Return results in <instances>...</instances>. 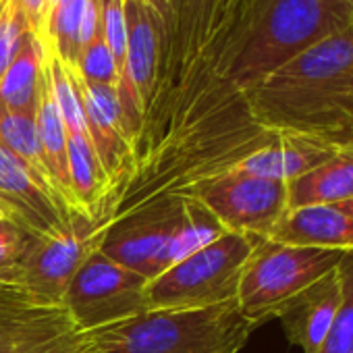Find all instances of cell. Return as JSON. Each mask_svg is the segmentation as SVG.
<instances>
[{
	"mask_svg": "<svg viewBox=\"0 0 353 353\" xmlns=\"http://www.w3.org/2000/svg\"><path fill=\"white\" fill-rule=\"evenodd\" d=\"M243 94L254 119L270 131L353 141V23Z\"/></svg>",
	"mask_w": 353,
	"mask_h": 353,
	"instance_id": "6da1fadb",
	"label": "cell"
},
{
	"mask_svg": "<svg viewBox=\"0 0 353 353\" xmlns=\"http://www.w3.org/2000/svg\"><path fill=\"white\" fill-rule=\"evenodd\" d=\"M351 23L349 0H243L214 34L202 59L245 92Z\"/></svg>",
	"mask_w": 353,
	"mask_h": 353,
	"instance_id": "7a4b0ae2",
	"label": "cell"
},
{
	"mask_svg": "<svg viewBox=\"0 0 353 353\" xmlns=\"http://www.w3.org/2000/svg\"><path fill=\"white\" fill-rule=\"evenodd\" d=\"M250 324L237 299L208 307L145 310L88 332L90 353H239Z\"/></svg>",
	"mask_w": 353,
	"mask_h": 353,
	"instance_id": "3957f363",
	"label": "cell"
},
{
	"mask_svg": "<svg viewBox=\"0 0 353 353\" xmlns=\"http://www.w3.org/2000/svg\"><path fill=\"white\" fill-rule=\"evenodd\" d=\"M345 254L260 239L243 266L237 289V305L243 318L254 328L279 318L297 295L336 270Z\"/></svg>",
	"mask_w": 353,
	"mask_h": 353,
	"instance_id": "277c9868",
	"label": "cell"
},
{
	"mask_svg": "<svg viewBox=\"0 0 353 353\" xmlns=\"http://www.w3.org/2000/svg\"><path fill=\"white\" fill-rule=\"evenodd\" d=\"M258 241V237L225 233L183 258L148 283V310L208 307L237 299L243 266Z\"/></svg>",
	"mask_w": 353,
	"mask_h": 353,
	"instance_id": "5b68a950",
	"label": "cell"
},
{
	"mask_svg": "<svg viewBox=\"0 0 353 353\" xmlns=\"http://www.w3.org/2000/svg\"><path fill=\"white\" fill-rule=\"evenodd\" d=\"M145 287V276L94 250L71 279L63 305L79 330L92 332L143 314Z\"/></svg>",
	"mask_w": 353,
	"mask_h": 353,
	"instance_id": "8992f818",
	"label": "cell"
},
{
	"mask_svg": "<svg viewBox=\"0 0 353 353\" xmlns=\"http://www.w3.org/2000/svg\"><path fill=\"white\" fill-rule=\"evenodd\" d=\"M188 198L202 202L229 233L268 239L274 225L289 210V188L237 168L198 183Z\"/></svg>",
	"mask_w": 353,
	"mask_h": 353,
	"instance_id": "52a82bcc",
	"label": "cell"
},
{
	"mask_svg": "<svg viewBox=\"0 0 353 353\" xmlns=\"http://www.w3.org/2000/svg\"><path fill=\"white\" fill-rule=\"evenodd\" d=\"M0 353H90V341L65 305L0 285Z\"/></svg>",
	"mask_w": 353,
	"mask_h": 353,
	"instance_id": "ba28073f",
	"label": "cell"
},
{
	"mask_svg": "<svg viewBox=\"0 0 353 353\" xmlns=\"http://www.w3.org/2000/svg\"><path fill=\"white\" fill-rule=\"evenodd\" d=\"M181 196L154 200L100 231L98 252L135 270L148 283L162 272V258L181 216Z\"/></svg>",
	"mask_w": 353,
	"mask_h": 353,
	"instance_id": "9c48e42d",
	"label": "cell"
},
{
	"mask_svg": "<svg viewBox=\"0 0 353 353\" xmlns=\"http://www.w3.org/2000/svg\"><path fill=\"white\" fill-rule=\"evenodd\" d=\"M98 243L100 229L90 216H75L71 227L57 235L34 237L23 258L19 287L40 301L63 305L71 279Z\"/></svg>",
	"mask_w": 353,
	"mask_h": 353,
	"instance_id": "30bf717a",
	"label": "cell"
},
{
	"mask_svg": "<svg viewBox=\"0 0 353 353\" xmlns=\"http://www.w3.org/2000/svg\"><path fill=\"white\" fill-rule=\"evenodd\" d=\"M125 19H127V57L121 83L117 88L127 135L137 137L143 110L150 104L158 65H160V28L162 21L156 11L143 0H125Z\"/></svg>",
	"mask_w": 353,
	"mask_h": 353,
	"instance_id": "8fae6325",
	"label": "cell"
},
{
	"mask_svg": "<svg viewBox=\"0 0 353 353\" xmlns=\"http://www.w3.org/2000/svg\"><path fill=\"white\" fill-rule=\"evenodd\" d=\"M0 212L32 237L57 235L73 223L5 145H0Z\"/></svg>",
	"mask_w": 353,
	"mask_h": 353,
	"instance_id": "7c38bea8",
	"label": "cell"
},
{
	"mask_svg": "<svg viewBox=\"0 0 353 353\" xmlns=\"http://www.w3.org/2000/svg\"><path fill=\"white\" fill-rule=\"evenodd\" d=\"M341 145V141L322 135L279 133L268 145L250 154L233 168L262 179L291 183L324 164Z\"/></svg>",
	"mask_w": 353,
	"mask_h": 353,
	"instance_id": "4fadbf2b",
	"label": "cell"
},
{
	"mask_svg": "<svg viewBox=\"0 0 353 353\" xmlns=\"http://www.w3.org/2000/svg\"><path fill=\"white\" fill-rule=\"evenodd\" d=\"M268 239L285 245L353 252V216L339 204L289 208Z\"/></svg>",
	"mask_w": 353,
	"mask_h": 353,
	"instance_id": "5bb4252c",
	"label": "cell"
},
{
	"mask_svg": "<svg viewBox=\"0 0 353 353\" xmlns=\"http://www.w3.org/2000/svg\"><path fill=\"white\" fill-rule=\"evenodd\" d=\"M341 303L339 268L320 279L316 285L297 295L281 314L279 320L287 332V339L303 353H316L322 345L334 314Z\"/></svg>",
	"mask_w": 353,
	"mask_h": 353,
	"instance_id": "9a60e30c",
	"label": "cell"
},
{
	"mask_svg": "<svg viewBox=\"0 0 353 353\" xmlns=\"http://www.w3.org/2000/svg\"><path fill=\"white\" fill-rule=\"evenodd\" d=\"M0 145H5L13 156H17L26 168L36 176L40 188L71 216H88L77 212L67 196L63 194L61 185L57 183L54 174L46 162L42 143H40V133H38V123H36V112L28 110H13L0 104Z\"/></svg>",
	"mask_w": 353,
	"mask_h": 353,
	"instance_id": "2e32d148",
	"label": "cell"
},
{
	"mask_svg": "<svg viewBox=\"0 0 353 353\" xmlns=\"http://www.w3.org/2000/svg\"><path fill=\"white\" fill-rule=\"evenodd\" d=\"M287 188L289 208L353 200V141L343 143L324 164L287 183Z\"/></svg>",
	"mask_w": 353,
	"mask_h": 353,
	"instance_id": "e0dca14e",
	"label": "cell"
},
{
	"mask_svg": "<svg viewBox=\"0 0 353 353\" xmlns=\"http://www.w3.org/2000/svg\"><path fill=\"white\" fill-rule=\"evenodd\" d=\"M48 48L40 36L30 32L21 44L19 54L0 79V104L13 110L36 112L46 69Z\"/></svg>",
	"mask_w": 353,
	"mask_h": 353,
	"instance_id": "ac0fdd59",
	"label": "cell"
},
{
	"mask_svg": "<svg viewBox=\"0 0 353 353\" xmlns=\"http://www.w3.org/2000/svg\"><path fill=\"white\" fill-rule=\"evenodd\" d=\"M36 123H38V133H40V143L46 156V162L54 174L57 183L61 185L63 194L67 196V200L71 202V206L85 214L81 210V206L77 204V200L73 198L71 192V181H69V154H67V129L63 123V117L59 112L57 100L52 96L48 77H46V69H44V85H42V94H40V102H38V110H36Z\"/></svg>",
	"mask_w": 353,
	"mask_h": 353,
	"instance_id": "d6986e66",
	"label": "cell"
},
{
	"mask_svg": "<svg viewBox=\"0 0 353 353\" xmlns=\"http://www.w3.org/2000/svg\"><path fill=\"white\" fill-rule=\"evenodd\" d=\"M341 303L334 320L316 353H353V252L339 264Z\"/></svg>",
	"mask_w": 353,
	"mask_h": 353,
	"instance_id": "ffe728a7",
	"label": "cell"
},
{
	"mask_svg": "<svg viewBox=\"0 0 353 353\" xmlns=\"http://www.w3.org/2000/svg\"><path fill=\"white\" fill-rule=\"evenodd\" d=\"M219 7L221 0H183V19L188 28L185 61L196 63L198 59H202L214 32Z\"/></svg>",
	"mask_w": 353,
	"mask_h": 353,
	"instance_id": "44dd1931",
	"label": "cell"
},
{
	"mask_svg": "<svg viewBox=\"0 0 353 353\" xmlns=\"http://www.w3.org/2000/svg\"><path fill=\"white\" fill-rule=\"evenodd\" d=\"M77 77H81L83 81H90V83H98V85H110V88H119L121 83V73H119V67L102 38V34L90 44L85 46L75 65L69 67Z\"/></svg>",
	"mask_w": 353,
	"mask_h": 353,
	"instance_id": "7402d4cb",
	"label": "cell"
},
{
	"mask_svg": "<svg viewBox=\"0 0 353 353\" xmlns=\"http://www.w3.org/2000/svg\"><path fill=\"white\" fill-rule=\"evenodd\" d=\"M34 237L9 219L0 221V285L19 287L21 266Z\"/></svg>",
	"mask_w": 353,
	"mask_h": 353,
	"instance_id": "603a6c76",
	"label": "cell"
},
{
	"mask_svg": "<svg viewBox=\"0 0 353 353\" xmlns=\"http://www.w3.org/2000/svg\"><path fill=\"white\" fill-rule=\"evenodd\" d=\"M30 32L32 30L17 0H0V79L5 77L7 69L19 54Z\"/></svg>",
	"mask_w": 353,
	"mask_h": 353,
	"instance_id": "cb8c5ba5",
	"label": "cell"
},
{
	"mask_svg": "<svg viewBox=\"0 0 353 353\" xmlns=\"http://www.w3.org/2000/svg\"><path fill=\"white\" fill-rule=\"evenodd\" d=\"M100 34L123 77L127 57V19L125 0H100Z\"/></svg>",
	"mask_w": 353,
	"mask_h": 353,
	"instance_id": "d4e9b609",
	"label": "cell"
},
{
	"mask_svg": "<svg viewBox=\"0 0 353 353\" xmlns=\"http://www.w3.org/2000/svg\"><path fill=\"white\" fill-rule=\"evenodd\" d=\"M100 36V0H85L77 32V50L81 52ZM79 57V54H77Z\"/></svg>",
	"mask_w": 353,
	"mask_h": 353,
	"instance_id": "484cf974",
	"label": "cell"
},
{
	"mask_svg": "<svg viewBox=\"0 0 353 353\" xmlns=\"http://www.w3.org/2000/svg\"><path fill=\"white\" fill-rule=\"evenodd\" d=\"M19 9L23 11L30 30L42 38H46V21H48V0H17Z\"/></svg>",
	"mask_w": 353,
	"mask_h": 353,
	"instance_id": "4316f807",
	"label": "cell"
},
{
	"mask_svg": "<svg viewBox=\"0 0 353 353\" xmlns=\"http://www.w3.org/2000/svg\"><path fill=\"white\" fill-rule=\"evenodd\" d=\"M168 7H170V15H172L174 26L181 23V19H183V0H168Z\"/></svg>",
	"mask_w": 353,
	"mask_h": 353,
	"instance_id": "83f0119b",
	"label": "cell"
},
{
	"mask_svg": "<svg viewBox=\"0 0 353 353\" xmlns=\"http://www.w3.org/2000/svg\"><path fill=\"white\" fill-rule=\"evenodd\" d=\"M341 208H345L351 216H353V200H349V202H343V204H339Z\"/></svg>",
	"mask_w": 353,
	"mask_h": 353,
	"instance_id": "f1b7e54d",
	"label": "cell"
},
{
	"mask_svg": "<svg viewBox=\"0 0 353 353\" xmlns=\"http://www.w3.org/2000/svg\"><path fill=\"white\" fill-rule=\"evenodd\" d=\"M3 219H5V216H3V212H0V221H3Z\"/></svg>",
	"mask_w": 353,
	"mask_h": 353,
	"instance_id": "f546056e",
	"label": "cell"
},
{
	"mask_svg": "<svg viewBox=\"0 0 353 353\" xmlns=\"http://www.w3.org/2000/svg\"><path fill=\"white\" fill-rule=\"evenodd\" d=\"M349 3H351V5H353V0H349Z\"/></svg>",
	"mask_w": 353,
	"mask_h": 353,
	"instance_id": "4dcf8cb0",
	"label": "cell"
}]
</instances>
